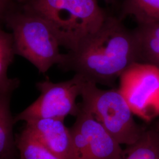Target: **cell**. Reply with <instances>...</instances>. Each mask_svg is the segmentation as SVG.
I'll list each match as a JSON object with an SVG mask.
<instances>
[{"instance_id": "6da1fadb", "label": "cell", "mask_w": 159, "mask_h": 159, "mask_svg": "<svg viewBox=\"0 0 159 159\" xmlns=\"http://www.w3.org/2000/svg\"><path fill=\"white\" fill-rule=\"evenodd\" d=\"M140 57L133 30L119 17L107 15L101 26L73 51L64 54L58 66L96 84L113 85Z\"/></svg>"}, {"instance_id": "7a4b0ae2", "label": "cell", "mask_w": 159, "mask_h": 159, "mask_svg": "<svg viewBox=\"0 0 159 159\" xmlns=\"http://www.w3.org/2000/svg\"><path fill=\"white\" fill-rule=\"evenodd\" d=\"M22 5L44 18L68 51L96 31L108 15L97 0H27Z\"/></svg>"}, {"instance_id": "3957f363", "label": "cell", "mask_w": 159, "mask_h": 159, "mask_svg": "<svg viewBox=\"0 0 159 159\" xmlns=\"http://www.w3.org/2000/svg\"><path fill=\"white\" fill-rule=\"evenodd\" d=\"M5 24L12 35L16 55L27 60L40 73L60 65L64 54L50 25L37 13L18 4L6 18Z\"/></svg>"}, {"instance_id": "277c9868", "label": "cell", "mask_w": 159, "mask_h": 159, "mask_svg": "<svg viewBox=\"0 0 159 159\" xmlns=\"http://www.w3.org/2000/svg\"><path fill=\"white\" fill-rule=\"evenodd\" d=\"M80 96V106L96 119L120 144L136 142L145 129L134 119L128 103L119 89L104 90L85 80Z\"/></svg>"}, {"instance_id": "5b68a950", "label": "cell", "mask_w": 159, "mask_h": 159, "mask_svg": "<svg viewBox=\"0 0 159 159\" xmlns=\"http://www.w3.org/2000/svg\"><path fill=\"white\" fill-rule=\"evenodd\" d=\"M84 81L83 77L75 74L73 78L64 81L54 83L46 80L37 83L40 96L14 117L16 123L41 118L64 120L68 116H77L80 105L76 100L80 96Z\"/></svg>"}, {"instance_id": "8992f818", "label": "cell", "mask_w": 159, "mask_h": 159, "mask_svg": "<svg viewBox=\"0 0 159 159\" xmlns=\"http://www.w3.org/2000/svg\"><path fill=\"white\" fill-rule=\"evenodd\" d=\"M119 90L133 113L146 122L159 117V68L136 63L119 77Z\"/></svg>"}, {"instance_id": "52a82bcc", "label": "cell", "mask_w": 159, "mask_h": 159, "mask_svg": "<svg viewBox=\"0 0 159 159\" xmlns=\"http://www.w3.org/2000/svg\"><path fill=\"white\" fill-rule=\"evenodd\" d=\"M74 124L87 140L88 159H120L123 150L121 144L90 113L81 106Z\"/></svg>"}, {"instance_id": "ba28073f", "label": "cell", "mask_w": 159, "mask_h": 159, "mask_svg": "<svg viewBox=\"0 0 159 159\" xmlns=\"http://www.w3.org/2000/svg\"><path fill=\"white\" fill-rule=\"evenodd\" d=\"M30 131L45 147L60 159H70L72 140L70 129L64 120L41 118L25 122Z\"/></svg>"}, {"instance_id": "9c48e42d", "label": "cell", "mask_w": 159, "mask_h": 159, "mask_svg": "<svg viewBox=\"0 0 159 159\" xmlns=\"http://www.w3.org/2000/svg\"><path fill=\"white\" fill-rule=\"evenodd\" d=\"M11 94L0 93V159H11L18 156L14 134L16 123L10 107Z\"/></svg>"}, {"instance_id": "30bf717a", "label": "cell", "mask_w": 159, "mask_h": 159, "mask_svg": "<svg viewBox=\"0 0 159 159\" xmlns=\"http://www.w3.org/2000/svg\"><path fill=\"white\" fill-rule=\"evenodd\" d=\"M133 31L140 63L152 64L159 68V22L137 25Z\"/></svg>"}, {"instance_id": "8fae6325", "label": "cell", "mask_w": 159, "mask_h": 159, "mask_svg": "<svg viewBox=\"0 0 159 159\" xmlns=\"http://www.w3.org/2000/svg\"><path fill=\"white\" fill-rule=\"evenodd\" d=\"M16 55L12 35L0 27V93L12 94L20 85V80L9 78L7 75Z\"/></svg>"}, {"instance_id": "7c38bea8", "label": "cell", "mask_w": 159, "mask_h": 159, "mask_svg": "<svg viewBox=\"0 0 159 159\" xmlns=\"http://www.w3.org/2000/svg\"><path fill=\"white\" fill-rule=\"evenodd\" d=\"M120 159H159V134L156 128L145 129L137 141L123 150Z\"/></svg>"}, {"instance_id": "4fadbf2b", "label": "cell", "mask_w": 159, "mask_h": 159, "mask_svg": "<svg viewBox=\"0 0 159 159\" xmlns=\"http://www.w3.org/2000/svg\"><path fill=\"white\" fill-rule=\"evenodd\" d=\"M134 17L137 25L159 22V0H123L119 18Z\"/></svg>"}, {"instance_id": "5bb4252c", "label": "cell", "mask_w": 159, "mask_h": 159, "mask_svg": "<svg viewBox=\"0 0 159 159\" xmlns=\"http://www.w3.org/2000/svg\"><path fill=\"white\" fill-rule=\"evenodd\" d=\"M16 143L20 159H60L25 127L16 136Z\"/></svg>"}, {"instance_id": "9a60e30c", "label": "cell", "mask_w": 159, "mask_h": 159, "mask_svg": "<svg viewBox=\"0 0 159 159\" xmlns=\"http://www.w3.org/2000/svg\"><path fill=\"white\" fill-rule=\"evenodd\" d=\"M19 4L15 0H0V27L10 13Z\"/></svg>"}, {"instance_id": "2e32d148", "label": "cell", "mask_w": 159, "mask_h": 159, "mask_svg": "<svg viewBox=\"0 0 159 159\" xmlns=\"http://www.w3.org/2000/svg\"><path fill=\"white\" fill-rule=\"evenodd\" d=\"M15 1L19 4H23L27 0H15Z\"/></svg>"}, {"instance_id": "e0dca14e", "label": "cell", "mask_w": 159, "mask_h": 159, "mask_svg": "<svg viewBox=\"0 0 159 159\" xmlns=\"http://www.w3.org/2000/svg\"><path fill=\"white\" fill-rule=\"evenodd\" d=\"M155 128H156V129L157 130V132L159 133V120L158 121V122L157 123V124H156V126L154 127Z\"/></svg>"}, {"instance_id": "ac0fdd59", "label": "cell", "mask_w": 159, "mask_h": 159, "mask_svg": "<svg viewBox=\"0 0 159 159\" xmlns=\"http://www.w3.org/2000/svg\"><path fill=\"white\" fill-rule=\"evenodd\" d=\"M97 1H98V0H97ZM104 1H105L106 2L111 3V2H113L115 0H104Z\"/></svg>"}, {"instance_id": "d6986e66", "label": "cell", "mask_w": 159, "mask_h": 159, "mask_svg": "<svg viewBox=\"0 0 159 159\" xmlns=\"http://www.w3.org/2000/svg\"><path fill=\"white\" fill-rule=\"evenodd\" d=\"M11 159H20V158H18V156H16V157H13V158H12Z\"/></svg>"}]
</instances>
